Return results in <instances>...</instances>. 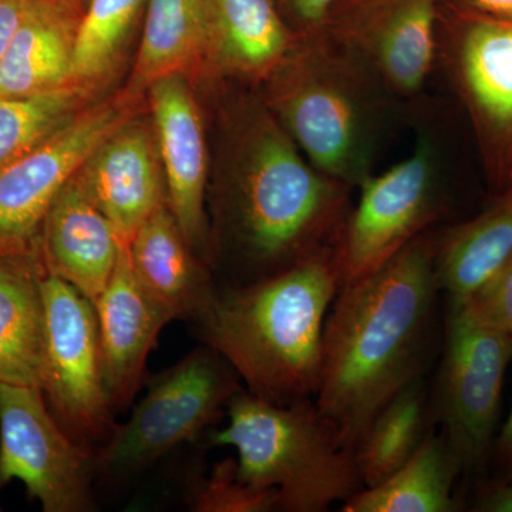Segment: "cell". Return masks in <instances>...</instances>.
Returning <instances> with one entry per match:
<instances>
[{
  "label": "cell",
  "mask_w": 512,
  "mask_h": 512,
  "mask_svg": "<svg viewBox=\"0 0 512 512\" xmlns=\"http://www.w3.org/2000/svg\"><path fill=\"white\" fill-rule=\"evenodd\" d=\"M227 409V427L212 434V444L237 450L245 483L278 490V511L325 512L362 490L355 453L313 399L278 404L239 390Z\"/></svg>",
  "instance_id": "5"
},
{
  "label": "cell",
  "mask_w": 512,
  "mask_h": 512,
  "mask_svg": "<svg viewBox=\"0 0 512 512\" xmlns=\"http://www.w3.org/2000/svg\"><path fill=\"white\" fill-rule=\"evenodd\" d=\"M293 19L296 20V30L299 35H318L328 25L330 15L340 0H284Z\"/></svg>",
  "instance_id": "30"
},
{
  "label": "cell",
  "mask_w": 512,
  "mask_h": 512,
  "mask_svg": "<svg viewBox=\"0 0 512 512\" xmlns=\"http://www.w3.org/2000/svg\"><path fill=\"white\" fill-rule=\"evenodd\" d=\"M500 453L505 463L512 468V406L510 416L500 436Z\"/></svg>",
  "instance_id": "34"
},
{
  "label": "cell",
  "mask_w": 512,
  "mask_h": 512,
  "mask_svg": "<svg viewBox=\"0 0 512 512\" xmlns=\"http://www.w3.org/2000/svg\"><path fill=\"white\" fill-rule=\"evenodd\" d=\"M204 6V56L222 73L269 79L301 40L275 0H204Z\"/></svg>",
  "instance_id": "18"
},
{
  "label": "cell",
  "mask_w": 512,
  "mask_h": 512,
  "mask_svg": "<svg viewBox=\"0 0 512 512\" xmlns=\"http://www.w3.org/2000/svg\"><path fill=\"white\" fill-rule=\"evenodd\" d=\"M468 8L494 16V18L512 20V0H464Z\"/></svg>",
  "instance_id": "32"
},
{
  "label": "cell",
  "mask_w": 512,
  "mask_h": 512,
  "mask_svg": "<svg viewBox=\"0 0 512 512\" xmlns=\"http://www.w3.org/2000/svg\"><path fill=\"white\" fill-rule=\"evenodd\" d=\"M254 117L235 180L232 227L255 282L335 248L352 188L320 173L274 114Z\"/></svg>",
  "instance_id": "3"
},
{
  "label": "cell",
  "mask_w": 512,
  "mask_h": 512,
  "mask_svg": "<svg viewBox=\"0 0 512 512\" xmlns=\"http://www.w3.org/2000/svg\"><path fill=\"white\" fill-rule=\"evenodd\" d=\"M444 0H340L323 32L396 96L423 89L439 53Z\"/></svg>",
  "instance_id": "12"
},
{
  "label": "cell",
  "mask_w": 512,
  "mask_h": 512,
  "mask_svg": "<svg viewBox=\"0 0 512 512\" xmlns=\"http://www.w3.org/2000/svg\"><path fill=\"white\" fill-rule=\"evenodd\" d=\"M357 190L359 200L335 247L342 286L382 268L436 220V151L420 140L409 157L382 174H370Z\"/></svg>",
  "instance_id": "8"
},
{
  "label": "cell",
  "mask_w": 512,
  "mask_h": 512,
  "mask_svg": "<svg viewBox=\"0 0 512 512\" xmlns=\"http://www.w3.org/2000/svg\"><path fill=\"white\" fill-rule=\"evenodd\" d=\"M126 120V107L116 101L80 111L0 171V254L40 249L43 222L57 194Z\"/></svg>",
  "instance_id": "11"
},
{
  "label": "cell",
  "mask_w": 512,
  "mask_h": 512,
  "mask_svg": "<svg viewBox=\"0 0 512 512\" xmlns=\"http://www.w3.org/2000/svg\"><path fill=\"white\" fill-rule=\"evenodd\" d=\"M93 305L107 396L111 409H124L140 390L148 355L171 318L138 281L127 244L121 247L109 285Z\"/></svg>",
  "instance_id": "15"
},
{
  "label": "cell",
  "mask_w": 512,
  "mask_h": 512,
  "mask_svg": "<svg viewBox=\"0 0 512 512\" xmlns=\"http://www.w3.org/2000/svg\"><path fill=\"white\" fill-rule=\"evenodd\" d=\"M160 164L156 136L143 124L124 123L79 170L90 197L126 244L167 201Z\"/></svg>",
  "instance_id": "17"
},
{
  "label": "cell",
  "mask_w": 512,
  "mask_h": 512,
  "mask_svg": "<svg viewBox=\"0 0 512 512\" xmlns=\"http://www.w3.org/2000/svg\"><path fill=\"white\" fill-rule=\"evenodd\" d=\"M167 202L192 249L207 244V147L197 101L183 73L148 87Z\"/></svg>",
  "instance_id": "14"
},
{
  "label": "cell",
  "mask_w": 512,
  "mask_h": 512,
  "mask_svg": "<svg viewBox=\"0 0 512 512\" xmlns=\"http://www.w3.org/2000/svg\"><path fill=\"white\" fill-rule=\"evenodd\" d=\"M43 293V394L57 421L80 446L100 437L109 439L116 424L104 383L96 308L74 286L50 272L43 279Z\"/></svg>",
  "instance_id": "10"
},
{
  "label": "cell",
  "mask_w": 512,
  "mask_h": 512,
  "mask_svg": "<svg viewBox=\"0 0 512 512\" xmlns=\"http://www.w3.org/2000/svg\"><path fill=\"white\" fill-rule=\"evenodd\" d=\"M272 79V114L333 180L357 188L372 174L376 97L365 66L325 32L302 36Z\"/></svg>",
  "instance_id": "4"
},
{
  "label": "cell",
  "mask_w": 512,
  "mask_h": 512,
  "mask_svg": "<svg viewBox=\"0 0 512 512\" xmlns=\"http://www.w3.org/2000/svg\"><path fill=\"white\" fill-rule=\"evenodd\" d=\"M439 52L494 167L512 180V20L441 6Z\"/></svg>",
  "instance_id": "13"
},
{
  "label": "cell",
  "mask_w": 512,
  "mask_h": 512,
  "mask_svg": "<svg viewBox=\"0 0 512 512\" xmlns=\"http://www.w3.org/2000/svg\"><path fill=\"white\" fill-rule=\"evenodd\" d=\"M123 244L79 173L74 174L50 205L40 232L46 271L94 303L109 285Z\"/></svg>",
  "instance_id": "16"
},
{
  "label": "cell",
  "mask_w": 512,
  "mask_h": 512,
  "mask_svg": "<svg viewBox=\"0 0 512 512\" xmlns=\"http://www.w3.org/2000/svg\"><path fill=\"white\" fill-rule=\"evenodd\" d=\"M143 0H92L77 28L73 82L89 87L113 69Z\"/></svg>",
  "instance_id": "27"
},
{
  "label": "cell",
  "mask_w": 512,
  "mask_h": 512,
  "mask_svg": "<svg viewBox=\"0 0 512 512\" xmlns=\"http://www.w3.org/2000/svg\"><path fill=\"white\" fill-rule=\"evenodd\" d=\"M481 510L490 512H512V485L500 488L488 495L481 504Z\"/></svg>",
  "instance_id": "33"
},
{
  "label": "cell",
  "mask_w": 512,
  "mask_h": 512,
  "mask_svg": "<svg viewBox=\"0 0 512 512\" xmlns=\"http://www.w3.org/2000/svg\"><path fill=\"white\" fill-rule=\"evenodd\" d=\"M512 255V191L448 232L436 251V278L450 301H466Z\"/></svg>",
  "instance_id": "23"
},
{
  "label": "cell",
  "mask_w": 512,
  "mask_h": 512,
  "mask_svg": "<svg viewBox=\"0 0 512 512\" xmlns=\"http://www.w3.org/2000/svg\"><path fill=\"white\" fill-rule=\"evenodd\" d=\"M278 490L256 488L245 483L238 473V461L225 458L194 488L190 507L195 512L278 511Z\"/></svg>",
  "instance_id": "28"
},
{
  "label": "cell",
  "mask_w": 512,
  "mask_h": 512,
  "mask_svg": "<svg viewBox=\"0 0 512 512\" xmlns=\"http://www.w3.org/2000/svg\"><path fill=\"white\" fill-rule=\"evenodd\" d=\"M89 87L70 82L29 97H0V171L80 113Z\"/></svg>",
  "instance_id": "26"
},
{
  "label": "cell",
  "mask_w": 512,
  "mask_h": 512,
  "mask_svg": "<svg viewBox=\"0 0 512 512\" xmlns=\"http://www.w3.org/2000/svg\"><path fill=\"white\" fill-rule=\"evenodd\" d=\"M427 417L426 387L417 377L377 413L353 450L363 488L382 483L416 453L429 433Z\"/></svg>",
  "instance_id": "25"
},
{
  "label": "cell",
  "mask_w": 512,
  "mask_h": 512,
  "mask_svg": "<svg viewBox=\"0 0 512 512\" xmlns=\"http://www.w3.org/2000/svg\"><path fill=\"white\" fill-rule=\"evenodd\" d=\"M205 52L204 0H148L130 94L168 74L183 73Z\"/></svg>",
  "instance_id": "24"
},
{
  "label": "cell",
  "mask_w": 512,
  "mask_h": 512,
  "mask_svg": "<svg viewBox=\"0 0 512 512\" xmlns=\"http://www.w3.org/2000/svg\"><path fill=\"white\" fill-rule=\"evenodd\" d=\"M93 466L40 387L0 382V485L20 481L45 512H89Z\"/></svg>",
  "instance_id": "9"
},
{
  "label": "cell",
  "mask_w": 512,
  "mask_h": 512,
  "mask_svg": "<svg viewBox=\"0 0 512 512\" xmlns=\"http://www.w3.org/2000/svg\"><path fill=\"white\" fill-rule=\"evenodd\" d=\"M511 359V336L466 302L450 301L434 407L461 468L480 466L490 450Z\"/></svg>",
  "instance_id": "7"
},
{
  "label": "cell",
  "mask_w": 512,
  "mask_h": 512,
  "mask_svg": "<svg viewBox=\"0 0 512 512\" xmlns=\"http://www.w3.org/2000/svg\"><path fill=\"white\" fill-rule=\"evenodd\" d=\"M127 248L138 281L171 320L197 322L217 288L192 254L167 201L138 227Z\"/></svg>",
  "instance_id": "19"
},
{
  "label": "cell",
  "mask_w": 512,
  "mask_h": 512,
  "mask_svg": "<svg viewBox=\"0 0 512 512\" xmlns=\"http://www.w3.org/2000/svg\"><path fill=\"white\" fill-rule=\"evenodd\" d=\"M460 463L443 436L429 430L399 470L365 487L342 504L343 512H451L457 510L453 484Z\"/></svg>",
  "instance_id": "22"
},
{
  "label": "cell",
  "mask_w": 512,
  "mask_h": 512,
  "mask_svg": "<svg viewBox=\"0 0 512 512\" xmlns=\"http://www.w3.org/2000/svg\"><path fill=\"white\" fill-rule=\"evenodd\" d=\"M40 249L0 254V382L42 389L46 275Z\"/></svg>",
  "instance_id": "20"
},
{
  "label": "cell",
  "mask_w": 512,
  "mask_h": 512,
  "mask_svg": "<svg viewBox=\"0 0 512 512\" xmlns=\"http://www.w3.org/2000/svg\"><path fill=\"white\" fill-rule=\"evenodd\" d=\"M237 377L215 350L195 349L151 380L130 419L111 431L94 466L133 473L197 439L241 390Z\"/></svg>",
  "instance_id": "6"
},
{
  "label": "cell",
  "mask_w": 512,
  "mask_h": 512,
  "mask_svg": "<svg viewBox=\"0 0 512 512\" xmlns=\"http://www.w3.org/2000/svg\"><path fill=\"white\" fill-rule=\"evenodd\" d=\"M437 245L429 235L373 274L340 288L323 330L316 407L355 450L377 413L421 377L434 302Z\"/></svg>",
  "instance_id": "1"
},
{
  "label": "cell",
  "mask_w": 512,
  "mask_h": 512,
  "mask_svg": "<svg viewBox=\"0 0 512 512\" xmlns=\"http://www.w3.org/2000/svg\"><path fill=\"white\" fill-rule=\"evenodd\" d=\"M460 302L512 338V255L470 298Z\"/></svg>",
  "instance_id": "29"
},
{
  "label": "cell",
  "mask_w": 512,
  "mask_h": 512,
  "mask_svg": "<svg viewBox=\"0 0 512 512\" xmlns=\"http://www.w3.org/2000/svg\"><path fill=\"white\" fill-rule=\"evenodd\" d=\"M29 0H0V59L19 28Z\"/></svg>",
  "instance_id": "31"
},
{
  "label": "cell",
  "mask_w": 512,
  "mask_h": 512,
  "mask_svg": "<svg viewBox=\"0 0 512 512\" xmlns=\"http://www.w3.org/2000/svg\"><path fill=\"white\" fill-rule=\"evenodd\" d=\"M79 20L67 0H29L0 59V97H29L73 82Z\"/></svg>",
  "instance_id": "21"
},
{
  "label": "cell",
  "mask_w": 512,
  "mask_h": 512,
  "mask_svg": "<svg viewBox=\"0 0 512 512\" xmlns=\"http://www.w3.org/2000/svg\"><path fill=\"white\" fill-rule=\"evenodd\" d=\"M340 288L335 248L326 249L261 281L217 289L197 323L247 392L278 404L315 399Z\"/></svg>",
  "instance_id": "2"
}]
</instances>
